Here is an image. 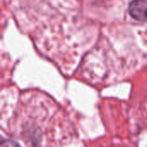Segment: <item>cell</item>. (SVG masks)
Listing matches in <instances>:
<instances>
[{
    "mask_svg": "<svg viewBox=\"0 0 147 147\" xmlns=\"http://www.w3.org/2000/svg\"><path fill=\"white\" fill-rule=\"evenodd\" d=\"M128 10L134 19L140 22L147 21V0H133Z\"/></svg>",
    "mask_w": 147,
    "mask_h": 147,
    "instance_id": "obj_1",
    "label": "cell"
},
{
    "mask_svg": "<svg viewBox=\"0 0 147 147\" xmlns=\"http://www.w3.org/2000/svg\"><path fill=\"white\" fill-rule=\"evenodd\" d=\"M1 147H21L16 142L10 139H4L2 141Z\"/></svg>",
    "mask_w": 147,
    "mask_h": 147,
    "instance_id": "obj_2",
    "label": "cell"
}]
</instances>
